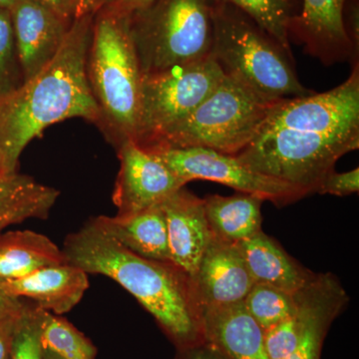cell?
<instances>
[{
    "mask_svg": "<svg viewBox=\"0 0 359 359\" xmlns=\"http://www.w3.org/2000/svg\"><path fill=\"white\" fill-rule=\"evenodd\" d=\"M359 148V63L330 91L278 101L249 145L236 155L257 173L311 195L337 161Z\"/></svg>",
    "mask_w": 359,
    "mask_h": 359,
    "instance_id": "1",
    "label": "cell"
},
{
    "mask_svg": "<svg viewBox=\"0 0 359 359\" xmlns=\"http://www.w3.org/2000/svg\"><path fill=\"white\" fill-rule=\"evenodd\" d=\"M67 263L115 280L157 321L177 349L205 341L203 313L190 276L171 262L145 259L127 250L92 219L65 238Z\"/></svg>",
    "mask_w": 359,
    "mask_h": 359,
    "instance_id": "2",
    "label": "cell"
},
{
    "mask_svg": "<svg viewBox=\"0 0 359 359\" xmlns=\"http://www.w3.org/2000/svg\"><path fill=\"white\" fill-rule=\"evenodd\" d=\"M94 15L71 23L54 58L18 88L0 95V146L7 172L18 171L23 149L55 123L82 118L100 124L87 77Z\"/></svg>",
    "mask_w": 359,
    "mask_h": 359,
    "instance_id": "3",
    "label": "cell"
},
{
    "mask_svg": "<svg viewBox=\"0 0 359 359\" xmlns=\"http://www.w3.org/2000/svg\"><path fill=\"white\" fill-rule=\"evenodd\" d=\"M142 76L130 16L104 6L94 14L87 77L100 111V125L114 134L117 146L136 138Z\"/></svg>",
    "mask_w": 359,
    "mask_h": 359,
    "instance_id": "4",
    "label": "cell"
},
{
    "mask_svg": "<svg viewBox=\"0 0 359 359\" xmlns=\"http://www.w3.org/2000/svg\"><path fill=\"white\" fill-rule=\"evenodd\" d=\"M211 54L224 74L237 78L269 98L313 93L299 81L292 49L283 46L237 7L215 6Z\"/></svg>",
    "mask_w": 359,
    "mask_h": 359,
    "instance_id": "5",
    "label": "cell"
},
{
    "mask_svg": "<svg viewBox=\"0 0 359 359\" xmlns=\"http://www.w3.org/2000/svg\"><path fill=\"white\" fill-rule=\"evenodd\" d=\"M280 100L269 98L237 78L224 74L219 86L197 109L147 150L201 147L238 155L255 138Z\"/></svg>",
    "mask_w": 359,
    "mask_h": 359,
    "instance_id": "6",
    "label": "cell"
},
{
    "mask_svg": "<svg viewBox=\"0 0 359 359\" xmlns=\"http://www.w3.org/2000/svg\"><path fill=\"white\" fill-rule=\"evenodd\" d=\"M215 0H153L130 16L142 75L211 55Z\"/></svg>",
    "mask_w": 359,
    "mask_h": 359,
    "instance_id": "7",
    "label": "cell"
},
{
    "mask_svg": "<svg viewBox=\"0 0 359 359\" xmlns=\"http://www.w3.org/2000/svg\"><path fill=\"white\" fill-rule=\"evenodd\" d=\"M224 76L212 54L193 62L143 75L136 142L147 149L183 121L216 90Z\"/></svg>",
    "mask_w": 359,
    "mask_h": 359,
    "instance_id": "8",
    "label": "cell"
},
{
    "mask_svg": "<svg viewBox=\"0 0 359 359\" xmlns=\"http://www.w3.org/2000/svg\"><path fill=\"white\" fill-rule=\"evenodd\" d=\"M148 151L157 155L186 184L194 180H207L231 187L240 193L263 198L278 207L308 196L301 188L250 169L236 156L211 149L156 148Z\"/></svg>",
    "mask_w": 359,
    "mask_h": 359,
    "instance_id": "9",
    "label": "cell"
},
{
    "mask_svg": "<svg viewBox=\"0 0 359 359\" xmlns=\"http://www.w3.org/2000/svg\"><path fill=\"white\" fill-rule=\"evenodd\" d=\"M118 158L120 169L112 199L119 215L161 205L186 186L157 155L131 139L118 145Z\"/></svg>",
    "mask_w": 359,
    "mask_h": 359,
    "instance_id": "10",
    "label": "cell"
},
{
    "mask_svg": "<svg viewBox=\"0 0 359 359\" xmlns=\"http://www.w3.org/2000/svg\"><path fill=\"white\" fill-rule=\"evenodd\" d=\"M347 0H302L299 15L290 23V44L304 46L309 55L323 65L358 62L354 49L344 29L342 13Z\"/></svg>",
    "mask_w": 359,
    "mask_h": 359,
    "instance_id": "11",
    "label": "cell"
},
{
    "mask_svg": "<svg viewBox=\"0 0 359 359\" xmlns=\"http://www.w3.org/2000/svg\"><path fill=\"white\" fill-rule=\"evenodd\" d=\"M192 282L202 311L244 302L256 283L238 245L212 235Z\"/></svg>",
    "mask_w": 359,
    "mask_h": 359,
    "instance_id": "12",
    "label": "cell"
},
{
    "mask_svg": "<svg viewBox=\"0 0 359 359\" xmlns=\"http://www.w3.org/2000/svg\"><path fill=\"white\" fill-rule=\"evenodd\" d=\"M9 11L21 73L26 81L57 54L71 25L36 0H18Z\"/></svg>",
    "mask_w": 359,
    "mask_h": 359,
    "instance_id": "13",
    "label": "cell"
},
{
    "mask_svg": "<svg viewBox=\"0 0 359 359\" xmlns=\"http://www.w3.org/2000/svg\"><path fill=\"white\" fill-rule=\"evenodd\" d=\"M161 207L166 219L171 263L192 280L212 236L204 202L183 187Z\"/></svg>",
    "mask_w": 359,
    "mask_h": 359,
    "instance_id": "14",
    "label": "cell"
},
{
    "mask_svg": "<svg viewBox=\"0 0 359 359\" xmlns=\"http://www.w3.org/2000/svg\"><path fill=\"white\" fill-rule=\"evenodd\" d=\"M7 294L30 299L48 313H69L89 289L88 273L69 263L45 266L18 280H1Z\"/></svg>",
    "mask_w": 359,
    "mask_h": 359,
    "instance_id": "15",
    "label": "cell"
},
{
    "mask_svg": "<svg viewBox=\"0 0 359 359\" xmlns=\"http://www.w3.org/2000/svg\"><path fill=\"white\" fill-rule=\"evenodd\" d=\"M306 316L301 339L287 359H320L330 327L348 304V295L337 276L316 273L302 290Z\"/></svg>",
    "mask_w": 359,
    "mask_h": 359,
    "instance_id": "16",
    "label": "cell"
},
{
    "mask_svg": "<svg viewBox=\"0 0 359 359\" xmlns=\"http://www.w3.org/2000/svg\"><path fill=\"white\" fill-rule=\"evenodd\" d=\"M205 340L226 359H269L264 330L248 313L244 302L203 309Z\"/></svg>",
    "mask_w": 359,
    "mask_h": 359,
    "instance_id": "17",
    "label": "cell"
},
{
    "mask_svg": "<svg viewBox=\"0 0 359 359\" xmlns=\"http://www.w3.org/2000/svg\"><path fill=\"white\" fill-rule=\"evenodd\" d=\"M92 221L134 254L153 261L171 262L166 219L161 205L133 214L98 216Z\"/></svg>",
    "mask_w": 359,
    "mask_h": 359,
    "instance_id": "18",
    "label": "cell"
},
{
    "mask_svg": "<svg viewBox=\"0 0 359 359\" xmlns=\"http://www.w3.org/2000/svg\"><path fill=\"white\" fill-rule=\"evenodd\" d=\"M237 245L256 283L295 294L316 275L297 263L275 238L262 230Z\"/></svg>",
    "mask_w": 359,
    "mask_h": 359,
    "instance_id": "19",
    "label": "cell"
},
{
    "mask_svg": "<svg viewBox=\"0 0 359 359\" xmlns=\"http://www.w3.org/2000/svg\"><path fill=\"white\" fill-rule=\"evenodd\" d=\"M60 192L39 183L27 175L0 173V235L26 219L48 218Z\"/></svg>",
    "mask_w": 359,
    "mask_h": 359,
    "instance_id": "20",
    "label": "cell"
},
{
    "mask_svg": "<svg viewBox=\"0 0 359 359\" xmlns=\"http://www.w3.org/2000/svg\"><path fill=\"white\" fill-rule=\"evenodd\" d=\"M66 263L63 250L42 233L26 230L0 235V280H18Z\"/></svg>",
    "mask_w": 359,
    "mask_h": 359,
    "instance_id": "21",
    "label": "cell"
},
{
    "mask_svg": "<svg viewBox=\"0 0 359 359\" xmlns=\"http://www.w3.org/2000/svg\"><path fill=\"white\" fill-rule=\"evenodd\" d=\"M212 236L226 242H242L262 230L263 198L250 194L209 195L203 199Z\"/></svg>",
    "mask_w": 359,
    "mask_h": 359,
    "instance_id": "22",
    "label": "cell"
},
{
    "mask_svg": "<svg viewBox=\"0 0 359 359\" xmlns=\"http://www.w3.org/2000/svg\"><path fill=\"white\" fill-rule=\"evenodd\" d=\"M216 4L237 7L264 32L292 49L289 39L290 23L299 15L302 0H215Z\"/></svg>",
    "mask_w": 359,
    "mask_h": 359,
    "instance_id": "23",
    "label": "cell"
},
{
    "mask_svg": "<svg viewBox=\"0 0 359 359\" xmlns=\"http://www.w3.org/2000/svg\"><path fill=\"white\" fill-rule=\"evenodd\" d=\"M41 344L44 351L62 359H96L97 348L91 340L65 318L45 311Z\"/></svg>",
    "mask_w": 359,
    "mask_h": 359,
    "instance_id": "24",
    "label": "cell"
},
{
    "mask_svg": "<svg viewBox=\"0 0 359 359\" xmlns=\"http://www.w3.org/2000/svg\"><path fill=\"white\" fill-rule=\"evenodd\" d=\"M295 294L266 283H255L243 302L264 332L294 313L297 306Z\"/></svg>",
    "mask_w": 359,
    "mask_h": 359,
    "instance_id": "25",
    "label": "cell"
},
{
    "mask_svg": "<svg viewBox=\"0 0 359 359\" xmlns=\"http://www.w3.org/2000/svg\"><path fill=\"white\" fill-rule=\"evenodd\" d=\"M302 290L295 294L297 306L294 313L264 332V347L269 359L289 358L299 344L306 316Z\"/></svg>",
    "mask_w": 359,
    "mask_h": 359,
    "instance_id": "26",
    "label": "cell"
},
{
    "mask_svg": "<svg viewBox=\"0 0 359 359\" xmlns=\"http://www.w3.org/2000/svg\"><path fill=\"white\" fill-rule=\"evenodd\" d=\"M43 311L34 304H26L14 330L9 359H44L41 344Z\"/></svg>",
    "mask_w": 359,
    "mask_h": 359,
    "instance_id": "27",
    "label": "cell"
},
{
    "mask_svg": "<svg viewBox=\"0 0 359 359\" xmlns=\"http://www.w3.org/2000/svg\"><path fill=\"white\" fill-rule=\"evenodd\" d=\"M11 11L0 8V95L22 84Z\"/></svg>",
    "mask_w": 359,
    "mask_h": 359,
    "instance_id": "28",
    "label": "cell"
},
{
    "mask_svg": "<svg viewBox=\"0 0 359 359\" xmlns=\"http://www.w3.org/2000/svg\"><path fill=\"white\" fill-rule=\"evenodd\" d=\"M359 191V169L337 173L335 170L330 172L318 186L316 193L321 195H334L344 197L353 195Z\"/></svg>",
    "mask_w": 359,
    "mask_h": 359,
    "instance_id": "29",
    "label": "cell"
},
{
    "mask_svg": "<svg viewBox=\"0 0 359 359\" xmlns=\"http://www.w3.org/2000/svg\"><path fill=\"white\" fill-rule=\"evenodd\" d=\"M26 304L22 301L18 306L0 311V359H9L14 330Z\"/></svg>",
    "mask_w": 359,
    "mask_h": 359,
    "instance_id": "30",
    "label": "cell"
},
{
    "mask_svg": "<svg viewBox=\"0 0 359 359\" xmlns=\"http://www.w3.org/2000/svg\"><path fill=\"white\" fill-rule=\"evenodd\" d=\"M36 1L69 25L75 18H79L82 0H36Z\"/></svg>",
    "mask_w": 359,
    "mask_h": 359,
    "instance_id": "31",
    "label": "cell"
},
{
    "mask_svg": "<svg viewBox=\"0 0 359 359\" xmlns=\"http://www.w3.org/2000/svg\"><path fill=\"white\" fill-rule=\"evenodd\" d=\"M344 29L354 49L359 52V2L347 0L342 13Z\"/></svg>",
    "mask_w": 359,
    "mask_h": 359,
    "instance_id": "32",
    "label": "cell"
},
{
    "mask_svg": "<svg viewBox=\"0 0 359 359\" xmlns=\"http://www.w3.org/2000/svg\"><path fill=\"white\" fill-rule=\"evenodd\" d=\"M174 359H226L218 349L209 342H201L196 346L177 349Z\"/></svg>",
    "mask_w": 359,
    "mask_h": 359,
    "instance_id": "33",
    "label": "cell"
},
{
    "mask_svg": "<svg viewBox=\"0 0 359 359\" xmlns=\"http://www.w3.org/2000/svg\"><path fill=\"white\" fill-rule=\"evenodd\" d=\"M153 0H112L106 7L116 13L131 15L135 11L145 8Z\"/></svg>",
    "mask_w": 359,
    "mask_h": 359,
    "instance_id": "34",
    "label": "cell"
},
{
    "mask_svg": "<svg viewBox=\"0 0 359 359\" xmlns=\"http://www.w3.org/2000/svg\"><path fill=\"white\" fill-rule=\"evenodd\" d=\"M112 0H82L81 8H80V16L92 14L94 15L97 11H100L104 6H107Z\"/></svg>",
    "mask_w": 359,
    "mask_h": 359,
    "instance_id": "35",
    "label": "cell"
},
{
    "mask_svg": "<svg viewBox=\"0 0 359 359\" xmlns=\"http://www.w3.org/2000/svg\"><path fill=\"white\" fill-rule=\"evenodd\" d=\"M21 302H22V299H15V297L7 294L4 287H2V282L0 280V311L18 306Z\"/></svg>",
    "mask_w": 359,
    "mask_h": 359,
    "instance_id": "36",
    "label": "cell"
},
{
    "mask_svg": "<svg viewBox=\"0 0 359 359\" xmlns=\"http://www.w3.org/2000/svg\"><path fill=\"white\" fill-rule=\"evenodd\" d=\"M18 0H0V8L11 9Z\"/></svg>",
    "mask_w": 359,
    "mask_h": 359,
    "instance_id": "37",
    "label": "cell"
},
{
    "mask_svg": "<svg viewBox=\"0 0 359 359\" xmlns=\"http://www.w3.org/2000/svg\"><path fill=\"white\" fill-rule=\"evenodd\" d=\"M7 172L6 167V160H4V152H2L1 146H0V173Z\"/></svg>",
    "mask_w": 359,
    "mask_h": 359,
    "instance_id": "38",
    "label": "cell"
},
{
    "mask_svg": "<svg viewBox=\"0 0 359 359\" xmlns=\"http://www.w3.org/2000/svg\"><path fill=\"white\" fill-rule=\"evenodd\" d=\"M44 359H62L56 355V354L50 353V351H44Z\"/></svg>",
    "mask_w": 359,
    "mask_h": 359,
    "instance_id": "39",
    "label": "cell"
}]
</instances>
